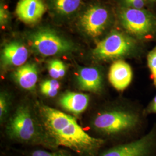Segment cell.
<instances>
[{
  "label": "cell",
  "instance_id": "obj_1",
  "mask_svg": "<svg viewBox=\"0 0 156 156\" xmlns=\"http://www.w3.org/2000/svg\"><path fill=\"white\" fill-rule=\"evenodd\" d=\"M37 109L44 134L53 149L67 147L79 156H98L106 140L85 132L75 118L65 113L38 103Z\"/></svg>",
  "mask_w": 156,
  "mask_h": 156
},
{
  "label": "cell",
  "instance_id": "obj_2",
  "mask_svg": "<svg viewBox=\"0 0 156 156\" xmlns=\"http://www.w3.org/2000/svg\"><path fill=\"white\" fill-rule=\"evenodd\" d=\"M143 116V112L140 113L131 109H113L98 114L93 120L92 125L98 133L108 136H115L136 129L142 125Z\"/></svg>",
  "mask_w": 156,
  "mask_h": 156
},
{
  "label": "cell",
  "instance_id": "obj_3",
  "mask_svg": "<svg viewBox=\"0 0 156 156\" xmlns=\"http://www.w3.org/2000/svg\"><path fill=\"white\" fill-rule=\"evenodd\" d=\"M8 136L15 141L30 145H42L53 148L45 134L38 131L35 119L27 106H19L7 126Z\"/></svg>",
  "mask_w": 156,
  "mask_h": 156
},
{
  "label": "cell",
  "instance_id": "obj_4",
  "mask_svg": "<svg viewBox=\"0 0 156 156\" xmlns=\"http://www.w3.org/2000/svg\"><path fill=\"white\" fill-rule=\"evenodd\" d=\"M138 50V45L135 39L114 31L97 44L92 54L97 60L109 61L134 55Z\"/></svg>",
  "mask_w": 156,
  "mask_h": 156
},
{
  "label": "cell",
  "instance_id": "obj_5",
  "mask_svg": "<svg viewBox=\"0 0 156 156\" xmlns=\"http://www.w3.org/2000/svg\"><path fill=\"white\" fill-rule=\"evenodd\" d=\"M29 42L37 53L45 57L68 53L74 49L71 42L50 28L35 31L29 36Z\"/></svg>",
  "mask_w": 156,
  "mask_h": 156
},
{
  "label": "cell",
  "instance_id": "obj_6",
  "mask_svg": "<svg viewBox=\"0 0 156 156\" xmlns=\"http://www.w3.org/2000/svg\"><path fill=\"white\" fill-rule=\"evenodd\" d=\"M120 18L124 28L139 39L145 38L156 30V17L143 9L124 8Z\"/></svg>",
  "mask_w": 156,
  "mask_h": 156
},
{
  "label": "cell",
  "instance_id": "obj_7",
  "mask_svg": "<svg viewBox=\"0 0 156 156\" xmlns=\"http://www.w3.org/2000/svg\"><path fill=\"white\" fill-rule=\"evenodd\" d=\"M98 156H156V124L140 138L112 147Z\"/></svg>",
  "mask_w": 156,
  "mask_h": 156
},
{
  "label": "cell",
  "instance_id": "obj_8",
  "mask_svg": "<svg viewBox=\"0 0 156 156\" xmlns=\"http://www.w3.org/2000/svg\"><path fill=\"white\" fill-rule=\"evenodd\" d=\"M109 20L108 10L101 6H93L84 12L80 17L79 24L84 32L92 38L103 33Z\"/></svg>",
  "mask_w": 156,
  "mask_h": 156
},
{
  "label": "cell",
  "instance_id": "obj_9",
  "mask_svg": "<svg viewBox=\"0 0 156 156\" xmlns=\"http://www.w3.org/2000/svg\"><path fill=\"white\" fill-rule=\"evenodd\" d=\"M46 10L42 0H19L16 7V14L23 22L33 24L39 21Z\"/></svg>",
  "mask_w": 156,
  "mask_h": 156
},
{
  "label": "cell",
  "instance_id": "obj_10",
  "mask_svg": "<svg viewBox=\"0 0 156 156\" xmlns=\"http://www.w3.org/2000/svg\"><path fill=\"white\" fill-rule=\"evenodd\" d=\"M131 66L122 60L113 62L109 68L108 79L112 86L117 91H123L127 88L133 79Z\"/></svg>",
  "mask_w": 156,
  "mask_h": 156
},
{
  "label": "cell",
  "instance_id": "obj_11",
  "mask_svg": "<svg viewBox=\"0 0 156 156\" xmlns=\"http://www.w3.org/2000/svg\"><path fill=\"white\" fill-rule=\"evenodd\" d=\"M27 48L20 42H11L3 48L1 61L5 67H21L28 58Z\"/></svg>",
  "mask_w": 156,
  "mask_h": 156
},
{
  "label": "cell",
  "instance_id": "obj_12",
  "mask_svg": "<svg viewBox=\"0 0 156 156\" xmlns=\"http://www.w3.org/2000/svg\"><path fill=\"white\" fill-rule=\"evenodd\" d=\"M77 82L79 88L84 91L99 93L103 87L102 73L94 67L81 68L78 73Z\"/></svg>",
  "mask_w": 156,
  "mask_h": 156
},
{
  "label": "cell",
  "instance_id": "obj_13",
  "mask_svg": "<svg viewBox=\"0 0 156 156\" xmlns=\"http://www.w3.org/2000/svg\"><path fill=\"white\" fill-rule=\"evenodd\" d=\"M89 102V96L81 93L67 92L60 98L62 108L75 115L83 113L87 109Z\"/></svg>",
  "mask_w": 156,
  "mask_h": 156
},
{
  "label": "cell",
  "instance_id": "obj_14",
  "mask_svg": "<svg viewBox=\"0 0 156 156\" xmlns=\"http://www.w3.org/2000/svg\"><path fill=\"white\" fill-rule=\"evenodd\" d=\"M17 83L27 90H33L38 80V69L35 64L28 63L19 67L13 74Z\"/></svg>",
  "mask_w": 156,
  "mask_h": 156
},
{
  "label": "cell",
  "instance_id": "obj_15",
  "mask_svg": "<svg viewBox=\"0 0 156 156\" xmlns=\"http://www.w3.org/2000/svg\"><path fill=\"white\" fill-rule=\"evenodd\" d=\"M82 0H51L54 10L61 15H69L77 11Z\"/></svg>",
  "mask_w": 156,
  "mask_h": 156
},
{
  "label": "cell",
  "instance_id": "obj_16",
  "mask_svg": "<svg viewBox=\"0 0 156 156\" xmlns=\"http://www.w3.org/2000/svg\"><path fill=\"white\" fill-rule=\"evenodd\" d=\"M48 72L50 76L55 79L63 78L66 73V67L63 62L58 60H52L48 63Z\"/></svg>",
  "mask_w": 156,
  "mask_h": 156
},
{
  "label": "cell",
  "instance_id": "obj_17",
  "mask_svg": "<svg viewBox=\"0 0 156 156\" xmlns=\"http://www.w3.org/2000/svg\"><path fill=\"white\" fill-rule=\"evenodd\" d=\"M60 85L57 79L46 80L41 84L40 90L44 95L49 97H53L57 94Z\"/></svg>",
  "mask_w": 156,
  "mask_h": 156
},
{
  "label": "cell",
  "instance_id": "obj_18",
  "mask_svg": "<svg viewBox=\"0 0 156 156\" xmlns=\"http://www.w3.org/2000/svg\"><path fill=\"white\" fill-rule=\"evenodd\" d=\"M147 66L150 69L151 78L154 87L156 89V46H155L147 56Z\"/></svg>",
  "mask_w": 156,
  "mask_h": 156
},
{
  "label": "cell",
  "instance_id": "obj_19",
  "mask_svg": "<svg viewBox=\"0 0 156 156\" xmlns=\"http://www.w3.org/2000/svg\"><path fill=\"white\" fill-rule=\"evenodd\" d=\"M28 156H74L69 151L64 150L46 151L42 149H35L30 151Z\"/></svg>",
  "mask_w": 156,
  "mask_h": 156
},
{
  "label": "cell",
  "instance_id": "obj_20",
  "mask_svg": "<svg viewBox=\"0 0 156 156\" xmlns=\"http://www.w3.org/2000/svg\"><path fill=\"white\" fill-rule=\"evenodd\" d=\"M8 101L5 95L2 93L0 96V117L2 120L8 111Z\"/></svg>",
  "mask_w": 156,
  "mask_h": 156
},
{
  "label": "cell",
  "instance_id": "obj_21",
  "mask_svg": "<svg viewBox=\"0 0 156 156\" xmlns=\"http://www.w3.org/2000/svg\"><path fill=\"white\" fill-rule=\"evenodd\" d=\"M142 111L145 117L150 114H156V95Z\"/></svg>",
  "mask_w": 156,
  "mask_h": 156
},
{
  "label": "cell",
  "instance_id": "obj_22",
  "mask_svg": "<svg viewBox=\"0 0 156 156\" xmlns=\"http://www.w3.org/2000/svg\"><path fill=\"white\" fill-rule=\"evenodd\" d=\"M128 8L142 9L145 4V0H124Z\"/></svg>",
  "mask_w": 156,
  "mask_h": 156
},
{
  "label": "cell",
  "instance_id": "obj_23",
  "mask_svg": "<svg viewBox=\"0 0 156 156\" xmlns=\"http://www.w3.org/2000/svg\"><path fill=\"white\" fill-rule=\"evenodd\" d=\"M0 20H1V25H4L7 22V19L8 18L7 11L5 9V8L1 5V9H0Z\"/></svg>",
  "mask_w": 156,
  "mask_h": 156
},
{
  "label": "cell",
  "instance_id": "obj_24",
  "mask_svg": "<svg viewBox=\"0 0 156 156\" xmlns=\"http://www.w3.org/2000/svg\"><path fill=\"white\" fill-rule=\"evenodd\" d=\"M150 2H156V0H147Z\"/></svg>",
  "mask_w": 156,
  "mask_h": 156
}]
</instances>
